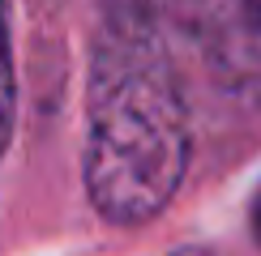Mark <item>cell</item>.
<instances>
[{
	"instance_id": "2",
	"label": "cell",
	"mask_w": 261,
	"mask_h": 256,
	"mask_svg": "<svg viewBox=\"0 0 261 256\" xmlns=\"http://www.w3.org/2000/svg\"><path fill=\"white\" fill-rule=\"evenodd\" d=\"M189 26L223 90L261 103V0H189Z\"/></svg>"
},
{
	"instance_id": "4",
	"label": "cell",
	"mask_w": 261,
	"mask_h": 256,
	"mask_svg": "<svg viewBox=\"0 0 261 256\" xmlns=\"http://www.w3.org/2000/svg\"><path fill=\"white\" fill-rule=\"evenodd\" d=\"M253 235H257V243H261V192H257V201H253Z\"/></svg>"
},
{
	"instance_id": "3",
	"label": "cell",
	"mask_w": 261,
	"mask_h": 256,
	"mask_svg": "<svg viewBox=\"0 0 261 256\" xmlns=\"http://www.w3.org/2000/svg\"><path fill=\"white\" fill-rule=\"evenodd\" d=\"M17 115V77H13V39H9V9L0 0V154L13 137Z\"/></svg>"
},
{
	"instance_id": "1",
	"label": "cell",
	"mask_w": 261,
	"mask_h": 256,
	"mask_svg": "<svg viewBox=\"0 0 261 256\" xmlns=\"http://www.w3.org/2000/svg\"><path fill=\"white\" fill-rule=\"evenodd\" d=\"M193 128L159 17L107 13L86 94V192L116 227L150 222L180 192Z\"/></svg>"
}]
</instances>
